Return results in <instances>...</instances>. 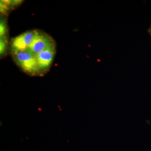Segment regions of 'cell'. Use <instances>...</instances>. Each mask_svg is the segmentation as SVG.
<instances>
[{
	"mask_svg": "<svg viewBox=\"0 0 151 151\" xmlns=\"http://www.w3.org/2000/svg\"><path fill=\"white\" fill-rule=\"evenodd\" d=\"M55 43L54 40L49 35L37 30L35 38L27 50L37 55Z\"/></svg>",
	"mask_w": 151,
	"mask_h": 151,
	"instance_id": "277c9868",
	"label": "cell"
},
{
	"mask_svg": "<svg viewBox=\"0 0 151 151\" xmlns=\"http://www.w3.org/2000/svg\"><path fill=\"white\" fill-rule=\"evenodd\" d=\"M12 55L15 62L25 73L31 76H39L35 55L27 50Z\"/></svg>",
	"mask_w": 151,
	"mask_h": 151,
	"instance_id": "6da1fadb",
	"label": "cell"
},
{
	"mask_svg": "<svg viewBox=\"0 0 151 151\" xmlns=\"http://www.w3.org/2000/svg\"><path fill=\"white\" fill-rule=\"evenodd\" d=\"M0 52H1V56H4L7 50L8 43L7 38L1 37V41H0Z\"/></svg>",
	"mask_w": 151,
	"mask_h": 151,
	"instance_id": "5b68a950",
	"label": "cell"
},
{
	"mask_svg": "<svg viewBox=\"0 0 151 151\" xmlns=\"http://www.w3.org/2000/svg\"><path fill=\"white\" fill-rule=\"evenodd\" d=\"M37 31L26 32L12 39L10 45L12 54L27 50L35 38Z\"/></svg>",
	"mask_w": 151,
	"mask_h": 151,
	"instance_id": "7a4b0ae2",
	"label": "cell"
},
{
	"mask_svg": "<svg viewBox=\"0 0 151 151\" xmlns=\"http://www.w3.org/2000/svg\"><path fill=\"white\" fill-rule=\"evenodd\" d=\"M56 53L55 44L49 47L36 55L39 76L45 74L51 67Z\"/></svg>",
	"mask_w": 151,
	"mask_h": 151,
	"instance_id": "3957f363",
	"label": "cell"
},
{
	"mask_svg": "<svg viewBox=\"0 0 151 151\" xmlns=\"http://www.w3.org/2000/svg\"><path fill=\"white\" fill-rule=\"evenodd\" d=\"M150 32H151V30L150 31Z\"/></svg>",
	"mask_w": 151,
	"mask_h": 151,
	"instance_id": "52a82bcc",
	"label": "cell"
},
{
	"mask_svg": "<svg viewBox=\"0 0 151 151\" xmlns=\"http://www.w3.org/2000/svg\"><path fill=\"white\" fill-rule=\"evenodd\" d=\"M1 37L7 38L8 28L6 22L4 19H1Z\"/></svg>",
	"mask_w": 151,
	"mask_h": 151,
	"instance_id": "8992f818",
	"label": "cell"
}]
</instances>
